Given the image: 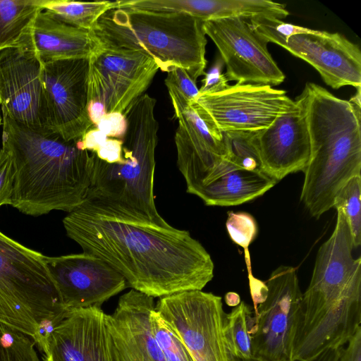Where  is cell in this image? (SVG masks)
<instances>
[{"label":"cell","mask_w":361,"mask_h":361,"mask_svg":"<svg viewBox=\"0 0 361 361\" xmlns=\"http://www.w3.org/2000/svg\"><path fill=\"white\" fill-rule=\"evenodd\" d=\"M67 235L153 298L202 290L214 277L210 255L189 231L162 226L86 200L63 219Z\"/></svg>","instance_id":"cell-1"},{"label":"cell","mask_w":361,"mask_h":361,"mask_svg":"<svg viewBox=\"0 0 361 361\" xmlns=\"http://www.w3.org/2000/svg\"><path fill=\"white\" fill-rule=\"evenodd\" d=\"M2 111V147L14 167L12 207L38 216L53 210L68 213L86 200L92 184L94 154L81 138L66 141L51 133L34 131Z\"/></svg>","instance_id":"cell-2"},{"label":"cell","mask_w":361,"mask_h":361,"mask_svg":"<svg viewBox=\"0 0 361 361\" xmlns=\"http://www.w3.org/2000/svg\"><path fill=\"white\" fill-rule=\"evenodd\" d=\"M298 97L310 140L300 201L319 219L333 208L341 188L361 175V107L313 82Z\"/></svg>","instance_id":"cell-3"},{"label":"cell","mask_w":361,"mask_h":361,"mask_svg":"<svg viewBox=\"0 0 361 361\" xmlns=\"http://www.w3.org/2000/svg\"><path fill=\"white\" fill-rule=\"evenodd\" d=\"M155 105L156 99L145 94L124 113L128 126L122 139L121 161L106 163L92 152L93 176L87 199L131 216L167 226L169 224L158 213L154 195L159 128Z\"/></svg>","instance_id":"cell-4"},{"label":"cell","mask_w":361,"mask_h":361,"mask_svg":"<svg viewBox=\"0 0 361 361\" xmlns=\"http://www.w3.org/2000/svg\"><path fill=\"white\" fill-rule=\"evenodd\" d=\"M203 25L204 20L185 13L116 8L92 31L104 47L141 52L162 71L180 67L196 81L207 65Z\"/></svg>","instance_id":"cell-5"},{"label":"cell","mask_w":361,"mask_h":361,"mask_svg":"<svg viewBox=\"0 0 361 361\" xmlns=\"http://www.w3.org/2000/svg\"><path fill=\"white\" fill-rule=\"evenodd\" d=\"M68 312L44 255L0 231V323L39 347Z\"/></svg>","instance_id":"cell-6"},{"label":"cell","mask_w":361,"mask_h":361,"mask_svg":"<svg viewBox=\"0 0 361 361\" xmlns=\"http://www.w3.org/2000/svg\"><path fill=\"white\" fill-rule=\"evenodd\" d=\"M155 311L195 361H238L226 334V315L220 296L200 290L160 298Z\"/></svg>","instance_id":"cell-7"},{"label":"cell","mask_w":361,"mask_h":361,"mask_svg":"<svg viewBox=\"0 0 361 361\" xmlns=\"http://www.w3.org/2000/svg\"><path fill=\"white\" fill-rule=\"evenodd\" d=\"M265 284V292L254 303L253 360L294 361V343L302 297L295 268L279 267Z\"/></svg>","instance_id":"cell-8"},{"label":"cell","mask_w":361,"mask_h":361,"mask_svg":"<svg viewBox=\"0 0 361 361\" xmlns=\"http://www.w3.org/2000/svg\"><path fill=\"white\" fill-rule=\"evenodd\" d=\"M195 102L220 132L256 133L280 115L298 109L286 91L269 85L235 83L225 90L198 96Z\"/></svg>","instance_id":"cell-9"},{"label":"cell","mask_w":361,"mask_h":361,"mask_svg":"<svg viewBox=\"0 0 361 361\" xmlns=\"http://www.w3.org/2000/svg\"><path fill=\"white\" fill-rule=\"evenodd\" d=\"M159 68L141 52L102 47L89 59L88 102L102 103L106 113H124L149 86Z\"/></svg>","instance_id":"cell-10"},{"label":"cell","mask_w":361,"mask_h":361,"mask_svg":"<svg viewBox=\"0 0 361 361\" xmlns=\"http://www.w3.org/2000/svg\"><path fill=\"white\" fill-rule=\"evenodd\" d=\"M89 59L42 63L47 130L77 140L93 126L88 113Z\"/></svg>","instance_id":"cell-11"},{"label":"cell","mask_w":361,"mask_h":361,"mask_svg":"<svg viewBox=\"0 0 361 361\" xmlns=\"http://www.w3.org/2000/svg\"><path fill=\"white\" fill-rule=\"evenodd\" d=\"M205 35L213 41L226 68L228 81L269 85L282 83L285 75L249 20L235 18L204 21Z\"/></svg>","instance_id":"cell-12"},{"label":"cell","mask_w":361,"mask_h":361,"mask_svg":"<svg viewBox=\"0 0 361 361\" xmlns=\"http://www.w3.org/2000/svg\"><path fill=\"white\" fill-rule=\"evenodd\" d=\"M0 104L16 122L34 131L49 133L42 63L32 43L0 52Z\"/></svg>","instance_id":"cell-13"},{"label":"cell","mask_w":361,"mask_h":361,"mask_svg":"<svg viewBox=\"0 0 361 361\" xmlns=\"http://www.w3.org/2000/svg\"><path fill=\"white\" fill-rule=\"evenodd\" d=\"M178 126L175 134L177 166L192 194L209 175L228 159L223 133L208 121L194 101L188 104L170 95Z\"/></svg>","instance_id":"cell-14"},{"label":"cell","mask_w":361,"mask_h":361,"mask_svg":"<svg viewBox=\"0 0 361 361\" xmlns=\"http://www.w3.org/2000/svg\"><path fill=\"white\" fill-rule=\"evenodd\" d=\"M44 259L67 311L101 307L128 286L121 274L90 253L44 256Z\"/></svg>","instance_id":"cell-15"},{"label":"cell","mask_w":361,"mask_h":361,"mask_svg":"<svg viewBox=\"0 0 361 361\" xmlns=\"http://www.w3.org/2000/svg\"><path fill=\"white\" fill-rule=\"evenodd\" d=\"M40 351L42 361H121L99 306L68 311Z\"/></svg>","instance_id":"cell-16"},{"label":"cell","mask_w":361,"mask_h":361,"mask_svg":"<svg viewBox=\"0 0 361 361\" xmlns=\"http://www.w3.org/2000/svg\"><path fill=\"white\" fill-rule=\"evenodd\" d=\"M298 109L278 116L267 128L254 133L252 142L262 170L276 181L304 171L310 157V140L305 111Z\"/></svg>","instance_id":"cell-17"},{"label":"cell","mask_w":361,"mask_h":361,"mask_svg":"<svg viewBox=\"0 0 361 361\" xmlns=\"http://www.w3.org/2000/svg\"><path fill=\"white\" fill-rule=\"evenodd\" d=\"M285 49L310 64L331 88H361L360 49L341 33L311 29L291 36Z\"/></svg>","instance_id":"cell-18"},{"label":"cell","mask_w":361,"mask_h":361,"mask_svg":"<svg viewBox=\"0 0 361 361\" xmlns=\"http://www.w3.org/2000/svg\"><path fill=\"white\" fill-rule=\"evenodd\" d=\"M154 298L131 289L122 295L106 323L121 361H166L152 328Z\"/></svg>","instance_id":"cell-19"},{"label":"cell","mask_w":361,"mask_h":361,"mask_svg":"<svg viewBox=\"0 0 361 361\" xmlns=\"http://www.w3.org/2000/svg\"><path fill=\"white\" fill-rule=\"evenodd\" d=\"M278 181L261 169H248L235 161H223L192 192L206 205H239L263 195Z\"/></svg>","instance_id":"cell-20"},{"label":"cell","mask_w":361,"mask_h":361,"mask_svg":"<svg viewBox=\"0 0 361 361\" xmlns=\"http://www.w3.org/2000/svg\"><path fill=\"white\" fill-rule=\"evenodd\" d=\"M31 42L42 63L70 59H90L102 47L92 31L69 25L46 10L39 12L35 17Z\"/></svg>","instance_id":"cell-21"},{"label":"cell","mask_w":361,"mask_h":361,"mask_svg":"<svg viewBox=\"0 0 361 361\" xmlns=\"http://www.w3.org/2000/svg\"><path fill=\"white\" fill-rule=\"evenodd\" d=\"M42 0H0V52L29 45Z\"/></svg>","instance_id":"cell-22"},{"label":"cell","mask_w":361,"mask_h":361,"mask_svg":"<svg viewBox=\"0 0 361 361\" xmlns=\"http://www.w3.org/2000/svg\"><path fill=\"white\" fill-rule=\"evenodd\" d=\"M42 7L69 25L92 31L99 19L108 11L114 8L115 1L42 0Z\"/></svg>","instance_id":"cell-23"},{"label":"cell","mask_w":361,"mask_h":361,"mask_svg":"<svg viewBox=\"0 0 361 361\" xmlns=\"http://www.w3.org/2000/svg\"><path fill=\"white\" fill-rule=\"evenodd\" d=\"M254 324V311L244 301H240L226 315L227 341L233 356L238 361H254L252 350Z\"/></svg>","instance_id":"cell-24"},{"label":"cell","mask_w":361,"mask_h":361,"mask_svg":"<svg viewBox=\"0 0 361 361\" xmlns=\"http://www.w3.org/2000/svg\"><path fill=\"white\" fill-rule=\"evenodd\" d=\"M361 175L348 180L336 194L333 207L342 209L353 239L354 247L361 243Z\"/></svg>","instance_id":"cell-25"},{"label":"cell","mask_w":361,"mask_h":361,"mask_svg":"<svg viewBox=\"0 0 361 361\" xmlns=\"http://www.w3.org/2000/svg\"><path fill=\"white\" fill-rule=\"evenodd\" d=\"M35 345L26 334L0 323V361H42Z\"/></svg>","instance_id":"cell-26"},{"label":"cell","mask_w":361,"mask_h":361,"mask_svg":"<svg viewBox=\"0 0 361 361\" xmlns=\"http://www.w3.org/2000/svg\"><path fill=\"white\" fill-rule=\"evenodd\" d=\"M255 33L267 44L271 42L286 48L288 39L311 29L283 22L268 16H259L249 20Z\"/></svg>","instance_id":"cell-27"},{"label":"cell","mask_w":361,"mask_h":361,"mask_svg":"<svg viewBox=\"0 0 361 361\" xmlns=\"http://www.w3.org/2000/svg\"><path fill=\"white\" fill-rule=\"evenodd\" d=\"M152 328L166 361H195L187 348L155 311L150 315Z\"/></svg>","instance_id":"cell-28"},{"label":"cell","mask_w":361,"mask_h":361,"mask_svg":"<svg viewBox=\"0 0 361 361\" xmlns=\"http://www.w3.org/2000/svg\"><path fill=\"white\" fill-rule=\"evenodd\" d=\"M226 227L231 239L244 248L247 267H250L248 248L258 232L255 219L247 212H228Z\"/></svg>","instance_id":"cell-29"},{"label":"cell","mask_w":361,"mask_h":361,"mask_svg":"<svg viewBox=\"0 0 361 361\" xmlns=\"http://www.w3.org/2000/svg\"><path fill=\"white\" fill-rule=\"evenodd\" d=\"M167 73L165 85L169 94L178 97L188 104L196 99L199 94L196 81L191 78L185 69L176 67Z\"/></svg>","instance_id":"cell-30"},{"label":"cell","mask_w":361,"mask_h":361,"mask_svg":"<svg viewBox=\"0 0 361 361\" xmlns=\"http://www.w3.org/2000/svg\"><path fill=\"white\" fill-rule=\"evenodd\" d=\"M14 182V167L11 157L4 147L0 149V207L11 204Z\"/></svg>","instance_id":"cell-31"},{"label":"cell","mask_w":361,"mask_h":361,"mask_svg":"<svg viewBox=\"0 0 361 361\" xmlns=\"http://www.w3.org/2000/svg\"><path fill=\"white\" fill-rule=\"evenodd\" d=\"M224 66L222 59L219 58L209 71L204 74V78L202 80V85L199 89L198 96L218 93L229 87V81L225 73H222Z\"/></svg>","instance_id":"cell-32"},{"label":"cell","mask_w":361,"mask_h":361,"mask_svg":"<svg viewBox=\"0 0 361 361\" xmlns=\"http://www.w3.org/2000/svg\"><path fill=\"white\" fill-rule=\"evenodd\" d=\"M127 120L125 115L119 112L106 113L96 128L111 138L123 139L127 130Z\"/></svg>","instance_id":"cell-33"},{"label":"cell","mask_w":361,"mask_h":361,"mask_svg":"<svg viewBox=\"0 0 361 361\" xmlns=\"http://www.w3.org/2000/svg\"><path fill=\"white\" fill-rule=\"evenodd\" d=\"M331 361H361V327L345 345L334 350Z\"/></svg>","instance_id":"cell-34"},{"label":"cell","mask_w":361,"mask_h":361,"mask_svg":"<svg viewBox=\"0 0 361 361\" xmlns=\"http://www.w3.org/2000/svg\"><path fill=\"white\" fill-rule=\"evenodd\" d=\"M93 153L106 163L120 162L123 160V140L108 137Z\"/></svg>","instance_id":"cell-35"},{"label":"cell","mask_w":361,"mask_h":361,"mask_svg":"<svg viewBox=\"0 0 361 361\" xmlns=\"http://www.w3.org/2000/svg\"><path fill=\"white\" fill-rule=\"evenodd\" d=\"M88 116L92 125H96L106 114L104 106L98 102H89L87 105Z\"/></svg>","instance_id":"cell-36"},{"label":"cell","mask_w":361,"mask_h":361,"mask_svg":"<svg viewBox=\"0 0 361 361\" xmlns=\"http://www.w3.org/2000/svg\"><path fill=\"white\" fill-rule=\"evenodd\" d=\"M226 303L228 306L235 307L240 302V298L238 293L228 292L225 295Z\"/></svg>","instance_id":"cell-37"},{"label":"cell","mask_w":361,"mask_h":361,"mask_svg":"<svg viewBox=\"0 0 361 361\" xmlns=\"http://www.w3.org/2000/svg\"><path fill=\"white\" fill-rule=\"evenodd\" d=\"M334 350H329L323 353L317 360L314 361H331Z\"/></svg>","instance_id":"cell-38"},{"label":"cell","mask_w":361,"mask_h":361,"mask_svg":"<svg viewBox=\"0 0 361 361\" xmlns=\"http://www.w3.org/2000/svg\"><path fill=\"white\" fill-rule=\"evenodd\" d=\"M360 89L361 88H357V92L356 93L350 98V100H348L350 103L359 106V107H361V100H360V97H361V92H360Z\"/></svg>","instance_id":"cell-39"},{"label":"cell","mask_w":361,"mask_h":361,"mask_svg":"<svg viewBox=\"0 0 361 361\" xmlns=\"http://www.w3.org/2000/svg\"><path fill=\"white\" fill-rule=\"evenodd\" d=\"M1 124H2V118H1V116H0V125H1Z\"/></svg>","instance_id":"cell-40"}]
</instances>
